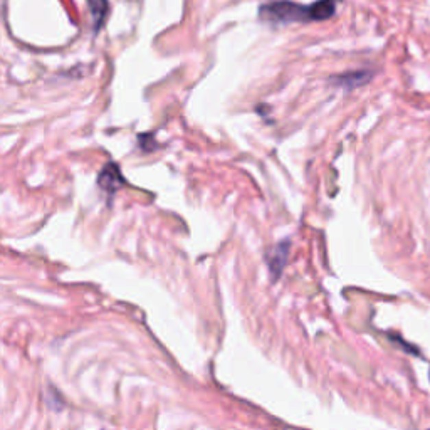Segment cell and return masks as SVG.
I'll list each match as a JSON object with an SVG mask.
<instances>
[{"mask_svg":"<svg viewBox=\"0 0 430 430\" xmlns=\"http://www.w3.org/2000/svg\"><path fill=\"white\" fill-rule=\"evenodd\" d=\"M342 0H316L311 3H299L294 0H272L259 7V19L269 24H309L323 22L336 14Z\"/></svg>","mask_w":430,"mask_h":430,"instance_id":"obj_1","label":"cell"},{"mask_svg":"<svg viewBox=\"0 0 430 430\" xmlns=\"http://www.w3.org/2000/svg\"><path fill=\"white\" fill-rule=\"evenodd\" d=\"M291 250V241H283L278 246L271 248L265 254V264H267L269 272H271L272 281H278L279 276L283 274L284 267H286L287 259H289Z\"/></svg>","mask_w":430,"mask_h":430,"instance_id":"obj_2","label":"cell"},{"mask_svg":"<svg viewBox=\"0 0 430 430\" xmlns=\"http://www.w3.org/2000/svg\"><path fill=\"white\" fill-rule=\"evenodd\" d=\"M375 76L372 69H357V71H346L343 74H336V76L330 77V83L333 86L343 88L345 91H353V89L360 88V86L368 84L372 77Z\"/></svg>","mask_w":430,"mask_h":430,"instance_id":"obj_3","label":"cell"},{"mask_svg":"<svg viewBox=\"0 0 430 430\" xmlns=\"http://www.w3.org/2000/svg\"><path fill=\"white\" fill-rule=\"evenodd\" d=\"M98 185L101 187V190H104L106 193L113 195L119 190V187L125 185V178H123L121 170L116 163H108L104 165L103 170L99 171L98 177Z\"/></svg>","mask_w":430,"mask_h":430,"instance_id":"obj_4","label":"cell"},{"mask_svg":"<svg viewBox=\"0 0 430 430\" xmlns=\"http://www.w3.org/2000/svg\"><path fill=\"white\" fill-rule=\"evenodd\" d=\"M89 12L93 17V25H95V31H98L101 25L106 21L108 14H110V2L108 0H88Z\"/></svg>","mask_w":430,"mask_h":430,"instance_id":"obj_5","label":"cell"}]
</instances>
